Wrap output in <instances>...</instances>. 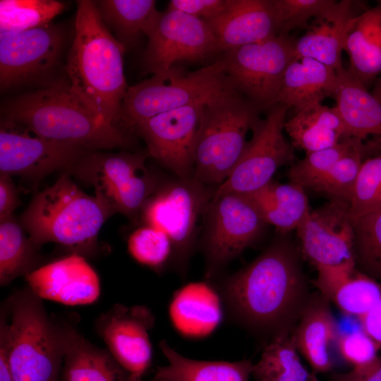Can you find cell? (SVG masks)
Returning a JSON list of instances; mask_svg holds the SVG:
<instances>
[{"instance_id":"obj_18","label":"cell","mask_w":381,"mask_h":381,"mask_svg":"<svg viewBox=\"0 0 381 381\" xmlns=\"http://www.w3.org/2000/svg\"><path fill=\"white\" fill-rule=\"evenodd\" d=\"M62 44L61 32L50 25L0 34L1 87L25 83L47 73L56 64Z\"/></svg>"},{"instance_id":"obj_42","label":"cell","mask_w":381,"mask_h":381,"mask_svg":"<svg viewBox=\"0 0 381 381\" xmlns=\"http://www.w3.org/2000/svg\"><path fill=\"white\" fill-rule=\"evenodd\" d=\"M338 349L353 370H361L373 364L380 356L379 346L361 329L337 338Z\"/></svg>"},{"instance_id":"obj_20","label":"cell","mask_w":381,"mask_h":381,"mask_svg":"<svg viewBox=\"0 0 381 381\" xmlns=\"http://www.w3.org/2000/svg\"><path fill=\"white\" fill-rule=\"evenodd\" d=\"M368 8L361 1H337L295 42L294 56L314 59L336 71L344 68L341 54L346 37L357 18Z\"/></svg>"},{"instance_id":"obj_26","label":"cell","mask_w":381,"mask_h":381,"mask_svg":"<svg viewBox=\"0 0 381 381\" xmlns=\"http://www.w3.org/2000/svg\"><path fill=\"white\" fill-rule=\"evenodd\" d=\"M159 346L168 364L158 367L150 381H248L252 375L250 360H194L182 356L164 340Z\"/></svg>"},{"instance_id":"obj_29","label":"cell","mask_w":381,"mask_h":381,"mask_svg":"<svg viewBox=\"0 0 381 381\" xmlns=\"http://www.w3.org/2000/svg\"><path fill=\"white\" fill-rule=\"evenodd\" d=\"M245 195L255 205L265 223L274 226L280 234L296 229L310 211L305 189L291 182L272 181Z\"/></svg>"},{"instance_id":"obj_43","label":"cell","mask_w":381,"mask_h":381,"mask_svg":"<svg viewBox=\"0 0 381 381\" xmlns=\"http://www.w3.org/2000/svg\"><path fill=\"white\" fill-rule=\"evenodd\" d=\"M356 265L349 263L317 267L315 285L325 298L329 299L337 289L353 273Z\"/></svg>"},{"instance_id":"obj_13","label":"cell","mask_w":381,"mask_h":381,"mask_svg":"<svg viewBox=\"0 0 381 381\" xmlns=\"http://www.w3.org/2000/svg\"><path fill=\"white\" fill-rule=\"evenodd\" d=\"M147 37L143 65L152 75L167 73L178 61H196L219 52L217 38L205 20L168 8Z\"/></svg>"},{"instance_id":"obj_9","label":"cell","mask_w":381,"mask_h":381,"mask_svg":"<svg viewBox=\"0 0 381 381\" xmlns=\"http://www.w3.org/2000/svg\"><path fill=\"white\" fill-rule=\"evenodd\" d=\"M141 155L93 153L76 163L78 177L92 186L95 196L112 213L135 216L143 207L155 186Z\"/></svg>"},{"instance_id":"obj_38","label":"cell","mask_w":381,"mask_h":381,"mask_svg":"<svg viewBox=\"0 0 381 381\" xmlns=\"http://www.w3.org/2000/svg\"><path fill=\"white\" fill-rule=\"evenodd\" d=\"M358 140L345 138L332 147L306 154L303 159L291 164L289 171L290 182L304 189H312Z\"/></svg>"},{"instance_id":"obj_48","label":"cell","mask_w":381,"mask_h":381,"mask_svg":"<svg viewBox=\"0 0 381 381\" xmlns=\"http://www.w3.org/2000/svg\"><path fill=\"white\" fill-rule=\"evenodd\" d=\"M358 320L361 329L381 349V301Z\"/></svg>"},{"instance_id":"obj_11","label":"cell","mask_w":381,"mask_h":381,"mask_svg":"<svg viewBox=\"0 0 381 381\" xmlns=\"http://www.w3.org/2000/svg\"><path fill=\"white\" fill-rule=\"evenodd\" d=\"M214 193L193 178H179L164 185L145 203L143 218L147 226L168 236L176 265H185L199 220L207 213Z\"/></svg>"},{"instance_id":"obj_23","label":"cell","mask_w":381,"mask_h":381,"mask_svg":"<svg viewBox=\"0 0 381 381\" xmlns=\"http://www.w3.org/2000/svg\"><path fill=\"white\" fill-rule=\"evenodd\" d=\"M336 75L333 99L348 136L370 141L381 152V102L349 69L342 68Z\"/></svg>"},{"instance_id":"obj_15","label":"cell","mask_w":381,"mask_h":381,"mask_svg":"<svg viewBox=\"0 0 381 381\" xmlns=\"http://www.w3.org/2000/svg\"><path fill=\"white\" fill-rule=\"evenodd\" d=\"M205 103L159 114L136 125L150 154L179 178H193L195 152Z\"/></svg>"},{"instance_id":"obj_49","label":"cell","mask_w":381,"mask_h":381,"mask_svg":"<svg viewBox=\"0 0 381 381\" xmlns=\"http://www.w3.org/2000/svg\"><path fill=\"white\" fill-rule=\"evenodd\" d=\"M372 94L381 102V77L375 80Z\"/></svg>"},{"instance_id":"obj_39","label":"cell","mask_w":381,"mask_h":381,"mask_svg":"<svg viewBox=\"0 0 381 381\" xmlns=\"http://www.w3.org/2000/svg\"><path fill=\"white\" fill-rule=\"evenodd\" d=\"M381 208V152L363 163L349 204V217L356 219Z\"/></svg>"},{"instance_id":"obj_10","label":"cell","mask_w":381,"mask_h":381,"mask_svg":"<svg viewBox=\"0 0 381 381\" xmlns=\"http://www.w3.org/2000/svg\"><path fill=\"white\" fill-rule=\"evenodd\" d=\"M289 109L277 103L268 109L265 119L256 121L239 160L214 195L254 192L271 182L279 167L294 163L293 145L283 133Z\"/></svg>"},{"instance_id":"obj_47","label":"cell","mask_w":381,"mask_h":381,"mask_svg":"<svg viewBox=\"0 0 381 381\" xmlns=\"http://www.w3.org/2000/svg\"><path fill=\"white\" fill-rule=\"evenodd\" d=\"M332 381H381V355L365 368L333 375Z\"/></svg>"},{"instance_id":"obj_2","label":"cell","mask_w":381,"mask_h":381,"mask_svg":"<svg viewBox=\"0 0 381 381\" xmlns=\"http://www.w3.org/2000/svg\"><path fill=\"white\" fill-rule=\"evenodd\" d=\"M125 49L109 30L96 3L78 1L75 36L66 65L69 83L86 104L116 126L129 88L123 71Z\"/></svg>"},{"instance_id":"obj_8","label":"cell","mask_w":381,"mask_h":381,"mask_svg":"<svg viewBox=\"0 0 381 381\" xmlns=\"http://www.w3.org/2000/svg\"><path fill=\"white\" fill-rule=\"evenodd\" d=\"M295 42L277 35L224 52V71L232 87L260 111L276 104L284 73L294 57Z\"/></svg>"},{"instance_id":"obj_4","label":"cell","mask_w":381,"mask_h":381,"mask_svg":"<svg viewBox=\"0 0 381 381\" xmlns=\"http://www.w3.org/2000/svg\"><path fill=\"white\" fill-rule=\"evenodd\" d=\"M111 214L96 196L83 192L64 174L35 195L21 217V225L36 246L54 242L86 251L93 247Z\"/></svg>"},{"instance_id":"obj_21","label":"cell","mask_w":381,"mask_h":381,"mask_svg":"<svg viewBox=\"0 0 381 381\" xmlns=\"http://www.w3.org/2000/svg\"><path fill=\"white\" fill-rule=\"evenodd\" d=\"M205 22L217 38L219 52L278 35L272 0H227L224 10Z\"/></svg>"},{"instance_id":"obj_6","label":"cell","mask_w":381,"mask_h":381,"mask_svg":"<svg viewBox=\"0 0 381 381\" xmlns=\"http://www.w3.org/2000/svg\"><path fill=\"white\" fill-rule=\"evenodd\" d=\"M260 112L234 89L204 104L195 152V180L219 186L228 178L243 152L247 133L260 118Z\"/></svg>"},{"instance_id":"obj_50","label":"cell","mask_w":381,"mask_h":381,"mask_svg":"<svg viewBox=\"0 0 381 381\" xmlns=\"http://www.w3.org/2000/svg\"><path fill=\"white\" fill-rule=\"evenodd\" d=\"M308 381H318L317 377L315 376V373H311L310 379Z\"/></svg>"},{"instance_id":"obj_12","label":"cell","mask_w":381,"mask_h":381,"mask_svg":"<svg viewBox=\"0 0 381 381\" xmlns=\"http://www.w3.org/2000/svg\"><path fill=\"white\" fill-rule=\"evenodd\" d=\"M207 214L204 252L210 280L253 244L266 224L253 202L241 193L214 194Z\"/></svg>"},{"instance_id":"obj_33","label":"cell","mask_w":381,"mask_h":381,"mask_svg":"<svg viewBox=\"0 0 381 381\" xmlns=\"http://www.w3.org/2000/svg\"><path fill=\"white\" fill-rule=\"evenodd\" d=\"M0 223V284L4 286L35 270L37 246L13 215Z\"/></svg>"},{"instance_id":"obj_46","label":"cell","mask_w":381,"mask_h":381,"mask_svg":"<svg viewBox=\"0 0 381 381\" xmlns=\"http://www.w3.org/2000/svg\"><path fill=\"white\" fill-rule=\"evenodd\" d=\"M19 202L17 190L10 178L0 174V221L11 216Z\"/></svg>"},{"instance_id":"obj_36","label":"cell","mask_w":381,"mask_h":381,"mask_svg":"<svg viewBox=\"0 0 381 381\" xmlns=\"http://www.w3.org/2000/svg\"><path fill=\"white\" fill-rule=\"evenodd\" d=\"M351 221L356 265L381 283V208Z\"/></svg>"},{"instance_id":"obj_5","label":"cell","mask_w":381,"mask_h":381,"mask_svg":"<svg viewBox=\"0 0 381 381\" xmlns=\"http://www.w3.org/2000/svg\"><path fill=\"white\" fill-rule=\"evenodd\" d=\"M5 303L13 381H59L67 324L50 317L29 287L13 293Z\"/></svg>"},{"instance_id":"obj_24","label":"cell","mask_w":381,"mask_h":381,"mask_svg":"<svg viewBox=\"0 0 381 381\" xmlns=\"http://www.w3.org/2000/svg\"><path fill=\"white\" fill-rule=\"evenodd\" d=\"M336 85L334 69L312 58L294 56L284 73L276 104L293 108L296 114L333 98Z\"/></svg>"},{"instance_id":"obj_44","label":"cell","mask_w":381,"mask_h":381,"mask_svg":"<svg viewBox=\"0 0 381 381\" xmlns=\"http://www.w3.org/2000/svg\"><path fill=\"white\" fill-rule=\"evenodd\" d=\"M226 4L227 0H171L167 8L207 21L219 14Z\"/></svg>"},{"instance_id":"obj_37","label":"cell","mask_w":381,"mask_h":381,"mask_svg":"<svg viewBox=\"0 0 381 381\" xmlns=\"http://www.w3.org/2000/svg\"><path fill=\"white\" fill-rule=\"evenodd\" d=\"M329 299L343 313L359 319L381 301V283L356 270Z\"/></svg>"},{"instance_id":"obj_17","label":"cell","mask_w":381,"mask_h":381,"mask_svg":"<svg viewBox=\"0 0 381 381\" xmlns=\"http://www.w3.org/2000/svg\"><path fill=\"white\" fill-rule=\"evenodd\" d=\"M155 317L145 306L115 304L97 322L98 333L108 351L130 374L131 381H143L151 365L152 349L149 331Z\"/></svg>"},{"instance_id":"obj_32","label":"cell","mask_w":381,"mask_h":381,"mask_svg":"<svg viewBox=\"0 0 381 381\" xmlns=\"http://www.w3.org/2000/svg\"><path fill=\"white\" fill-rule=\"evenodd\" d=\"M310 375L301 361L293 337L285 331L265 345L252 372L256 381H308Z\"/></svg>"},{"instance_id":"obj_45","label":"cell","mask_w":381,"mask_h":381,"mask_svg":"<svg viewBox=\"0 0 381 381\" xmlns=\"http://www.w3.org/2000/svg\"><path fill=\"white\" fill-rule=\"evenodd\" d=\"M0 381H13L10 364L9 314L5 303L0 313Z\"/></svg>"},{"instance_id":"obj_28","label":"cell","mask_w":381,"mask_h":381,"mask_svg":"<svg viewBox=\"0 0 381 381\" xmlns=\"http://www.w3.org/2000/svg\"><path fill=\"white\" fill-rule=\"evenodd\" d=\"M344 50L349 57V69L368 89L381 73V3L357 18Z\"/></svg>"},{"instance_id":"obj_14","label":"cell","mask_w":381,"mask_h":381,"mask_svg":"<svg viewBox=\"0 0 381 381\" xmlns=\"http://www.w3.org/2000/svg\"><path fill=\"white\" fill-rule=\"evenodd\" d=\"M85 150L73 143L40 136L6 118L1 122V174L41 179L75 164Z\"/></svg>"},{"instance_id":"obj_30","label":"cell","mask_w":381,"mask_h":381,"mask_svg":"<svg viewBox=\"0 0 381 381\" xmlns=\"http://www.w3.org/2000/svg\"><path fill=\"white\" fill-rule=\"evenodd\" d=\"M293 338L313 373H327L332 369L329 349L337 338V329L331 311L324 302L318 301L307 307Z\"/></svg>"},{"instance_id":"obj_7","label":"cell","mask_w":381,"mask_h":381,"mask_svg":"<svg viewBox=\"0 0 381 381\" xmlns=\"http://www.w3.org/2000/svg\"><path fill=\"white\" fill-rule=\"evenodd\" d=\"M234 89L222 58L212 64L184 73L174 67L167 73L129 87L121 106L117 126L127 131L159 114L196 103H205Z\"/></svg>"},{"instance_id":"obj_41","label":"cell","mask_w":381,"mask_h":381,"mask_svg":"<svg viewBox=\"0 0 381 381\" xmlns=\"http://www.w3.org/2000/svg\"><path fill=\"white\" fill-rule=\"evenodd\" d=\"M278 35H288L296 28H308V20L327 11L335 0H272Z\"/></svg>"},{"instance_id":"obj_19","label":"cell","mask_w":381,"mask_h":381,"mask_svg":"<svg viewBox=\"0 0 381 381\" xmlns=\"http://www.w3.org/2000/svg\"><path fill=\"white\" fill-rule=\"evenodd\" d=\"M25 278L30 289L37 296L64 305L90 304L100 294L97 273L77 253L37 268Z\"/></svg>"},{"instance_id":"obj_22","label":"cell","mask_w":381,"mask_h":381,"mask_svg":"<svg viewBox=\"0 0 381 381\" xmlns=\"http://www.w3.org/2000/svg\"><path fill=\"white\" fill-rule=\"evenodd\" d=\"M223 310L221 298L212 284L197 282L174 292L169 315L179 334L197 339L207 337L217 328Z\"/></svg>"},{"instance_id":"obj_40","label":"cell","mask_w":381,"mask_h":381,"mask_svg":"<svg viewBox=\"0 0 381 381\" xmlns=\"http://www.w3.org/2000/svg\"><path fill=\"white\" fill-rule=\"evenodd\" d=\"M128 250L139 263L160 267L172 258V245L162 231L147 226L138 229L129 237Z\"/></svg>"},{"instance_id":"obj_1","label":"cell","mask_w":381,"mask_h":381,"mask_svg":"<svg viewBox=\"0 0 381 381\" xmlns=\"http://www.w3.org/2000/svg\"><path fill=\"white\" fill-rule=\"evenodd\" d=\"M212 285L229 319L257 332H274V336L284 331L282 327L298 307L304 289L296 253L282 240Z\"/></svg>"},{"instance_id":"obj_16","label":"cell","mask_w":381,"mask_h":381,"mask_svg":"<svg viewBox=\"0 0 381 381\" xmlns=\"http://www.w3.org/2000/svg\"><path fill=\"white\" fill-rule=\"evenodd\" d=\"M296 230L303 254L315 268L356 264L349 202L329 200L310 210Z\"/></svg>"},{"instance_id":"obj_3","label":"cell","mask_w":381,"mask_h":381,"mask_svg":"<svg viewBox=\"0 0 381 381\" xmlns=\"http://www.w3.org/2000/svg\"><path fill=\"white\" fill-rule=\"evenodd\" d=\"M5 118L46 138L85 150L111 149L129 143L126 131L107 121L71 88L58 82L21 95L6 105Z\"/></svg>"},{"instance_id":"obj_27","label":"cell","mask_w":381,"mask_h":381,"mask_svg":"<svg viewBox=\"0 0 381 381\" xmlns=\"http://www.w3.org/2000/svg\"><path fill=\"white\" fill-rule=\"evenodd\" d=\"M284 130L292 145L306 154L324 150L348 136L342 119L335 107L322 103L307 107L286 121Z\"/></svg>"},{"instance_id":"obj_34","label":"cell","mask_w":381,"mask_h":381,"mask_svg":"<svg viewBox=\"0 0 381 381\" xmlns=\"http://www.w3.org/2000/svg\"><path fill=\"white\" fill-rule=\"evenodd\" d=\"M378 154L368 142L358 140L313 188L329 200L350 204L357 178L363 162Z\"/></svg>"},{"instance_id":"obj_31","label":"cell","mask_w":381,"mask_h":381,"mask_svg":"<svg viewBox=\"0 0 381 381\" xmlns=\"http://www.w3.org/2000/svg\"><path fill=\"white\" fill-rule=\"evenodd\" d=\"M96 4L105 25L125 47L147 35L161 13L153 0H102Z\"/></svg>"},{"instance_id":"obj_25","label":"cell","mask_w":381,"mask_h":381,"mask_svg":"<svg viewBox=\"0 0 381 381\" xmlns=\"http://www.w3.org/2000/svg\"><path fill=\"white\" fill-rule=\"evenodd\" d=\"M59 381H131L108 350L99 348L67 324Z\"/></svg>"},{"instance_id":"obj_35","label":"cell","mask_w":381,"mask_h":381,"mask_svg":"<svg viewBox=\"0 0 381 381\" xmlns=\"http://www.w3.org/2000/svg\"><path fill=\"white\" fill-rule=\"evenodd\" d=\"M64 8L63 3L54 0H1L0 34L47 25Z\"/></svg>"}]
</instances>
